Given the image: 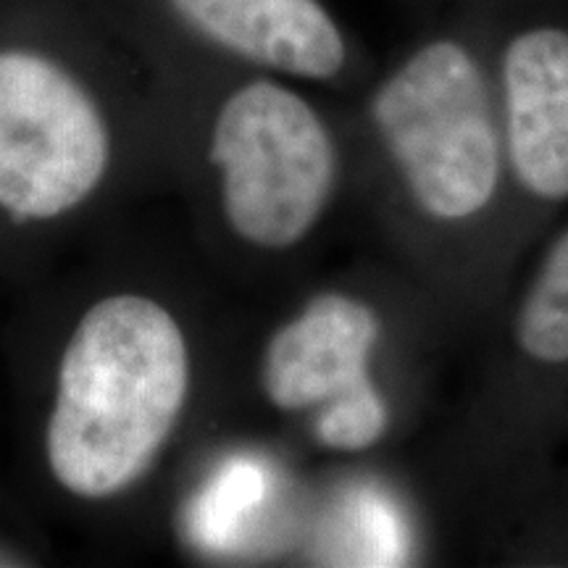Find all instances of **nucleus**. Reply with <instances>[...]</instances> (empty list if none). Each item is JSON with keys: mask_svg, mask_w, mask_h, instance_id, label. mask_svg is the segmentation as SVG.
I'll list each match as a JSON object with an SVG mask.
<instances>
[{"mask_svg": "<svg viewBox=\"0 0 568 568\" xmlns=\"http://www.w3.org/2000/svg\"><path fill=\"white\" fill-rule=\"evenodd\" d=\"M190 395V351L166 305L145 295L92 303L63 347L48 418L53 479L82 500L145 477Z\"/></svg>", "mask_w": 568, "mask_h": 568, "instance_id": "1", "label": "nucleus"}, {"mask_svg": "<svg viewBox=\"0 0 568 568\" xmlns=\"http://www.w3.org/2000/svg\"><path fill=\"white\" fill-rule=\"evenodd\" d=\"M372 116L414 201L443 222L477 216L500 182L487 88L453 40L418 48L374 92Z\"/></svg>", "mask_w": 568, "mask_h": 568, "instance_id": "2", "label": "nucleus"}, {"mask_svg": "<svg viewBox=\"0 0 568 568\" xmlns=\"http://www.w3.org/2000/svg\"><path fill=\"white\" fill-rule=\"evenodd\" d=\"M209 159L240 240L287 251L314 230L337 184V151L322 116L293 90L255 80L226 98Z\"/></svg>", "mask_w": 568, "mask_h": 568, "instance_id": "3", "label": "nucleus"}, {"mask_svg": "<svg viewBox=\"0 0 568 568\" xmlns=\"http://www.w3.org/2000/svg\"><path fill=\"white\" fill-rule=\"evenodd\" d=\"M111 163L101 109L67 69L0 53V209L48 222L88 201Z\"/></svg>", "mask_w": 568, "mask_h": 568, "instance_id": "4", "label": "nucleus"}, {"mask_svg": "<svg viewBox=\"0 0 568 568\" xmlns=\"http://www.w3.org/2000/svg\"><path fill=\"white\" fill-rule=\"evenodd\" d=\"M379 322L366 303L322 295L268 339L264 393L280 410H305L368 385Z\"/></svg>", "mask_w": 568, "mask_h": 568, "instance_id": "5", "label": "nucleus"}, {"mask_svg": "<svg viewBox=\"0 0 568 568\" xmlns=\"http://www.w3.org/2000/svg\"><path fill=\"white\" fill-rule=\"evenodd\" d=\"M508 153L518 182L542 201L568 197V32L537 27L503 55Z\"/></svg>", "mask_w": 568, "mask_h": 568, "instance_id": "6", "label": "nucleus"}, {"mask_svg": "<svg viewBox=\"0 0 568 568\" xmlns=\"http://www.w3.org/2000/svg\"><path fill=\"white\" fill-rule=\"evenodd\" d=\"M205 38L258 67L332 80L347 48L335 19L318 0H172Z\"/></svg>", "mask_w": 568, "mask_h": 568, "instance_id": "7", "label": "nucleus"}, {"mask_svg": "<svg viewBox=\"0 0 568 568\" xmlns=\"http://www.w3.org/2000/svg\"><path fill=\"white\" fill-rule=\"evenodd\" d=\"M516 343L537 364H568V230L552 243L518 305Z\"/></svg>", "mask_w": 568, "mask_h": 568, "instance_id": "8", "label": "nucleus"}, {"mask_svg": "<svg viewBox=\"0 0 568 568\" xmlns=\"http://www.w3.org/2000/svg\"><path fill=\"white\" fill-rule=\"evenodd\" d=\"M387 410L372 382L332 400L316 424L318 439L335 450H364L382 437Z\"/></svg>", "mask_w": 568, "mask_h": 568, "instance_id": "9", "label": "nucleus"}]
</instances>
